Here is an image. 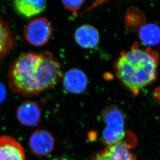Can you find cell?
I'll use <instances>...</instances> for the list:
<instances>
[{
	"mask_svg": "<svg viewBox=\"0 0 160 160\" xmlns=\"http://www.w3.org/2000/svg\"><path fill=\"white\" fill-rule=\"evenodd\" d=\"M102 119L106 124L102 134L103 142L107 148L127 142L130 135L124 130V117L118 108L112 106L103 111Z\"/></svg>",
	"mask_w": 160,
	"mask_h": 160,
	"instance_id": "cell-3",
	"label": "cell"
},
{
	"mask_svg": "<svg viewBox=\"0 0 160 160\" xmlns=\"http://www.w3.org/2000/svg\"><path fill=\"white\" fill-rule=\"evenodd\" d=\"M139 37L146 45H157L160 42V28L153 24H146L140 29Z\"/></svg>",
	"mask_w": 160,
	"mask_h": 160,
	"instance_id": "cell-11",
	"label": "cell"
},
{
	"mask_svg": "<svg viewBox=\"0 0 160 160\" xmlns=\"http://www.w3.org/2000/svg\"><path fill=\"white\" fill-rule=\"evenodd\" d=\"M16 115L18 121L23 125L35 126L41 121V108L35 101L26 100L18 107Z\"/></svg>",
	"mask_w": 160,
	"mask_h": 160,
	"instance_id": "cell-6",
	"label": "cell"
},
{
	"mask_svg": "<svg viewBox=\"0 0 160 160\" xmlns=\"http://www.w3.org/2000/svg\"><path fill=\"white\" fill-rule=\"evenodd\" d=\"M14 6L19 14L31 17L45 10L46 0H14Z\"/></svg>",
	"mask_w": 160,
	"mask_h": 160,
	"instance_id": "cell-10",
	"label": "cell"
},
{
	"mask_svg": "<svg viewBox=\"0 0 160 160\" xmlns=\"http://www.w3.org/2000/svg\"><path fill=\"white\" fill-rule=\"evenodd\" d=\"M74 38L79 45L86 49L95 48L100 41V35L98 30L88 24L78 28L75 32Z\"/></svg>",
	"mask_w": 160,
	"mask_h": 160,
	"instance_id": "cell-9",
	"label": "cell"
},
{
	"mask_svg": "<svg viewBox=\"0 0 160 160\" xmlns=\"http://www.w3.org/2000/svg\"><path fill=\"white\" fill-rule=\"evenodd\" d=\"M6 91L4 86L0 83V104L3 103L6 98Z\"/></svg>",
	"mask_w": 160,
	"mask_h": 160,
	"instance_id": "cell-16",
	"label": "cell"
},
{
	"mask_svg": "<svg viewBox=\"0 0 160 160\" xmlns=\"http://www.w3.org/2000/svg\"><path fill=\"white\" fill-rule=\"evenodd\" d=\"M54 138L46 130H37L30 136L29 147L33 154L37 157H46L51 154L54 148Z\"/></svg>",
	"mask_w": 160,
	"mask_h": 160,
	"instance_id": "cell-5",
	"label": "cell"
},
{
	"mask_svg": "<svg viewBox=\"0 0 160 160\" xmlns=\"http://www.w3.org/2000/svg\"><path fill=\"white\" fill-rule=\"evenodd\" d=\"M131 149L123 142H119L106 149L115 160H137Z\"/></svg>",
	"mask_w": 160,
	"mask_h": 160,
	"instance_id": "cell-13",
	"label": "cell"
},
{
	"mask_svg": "<svg viewBox=\"0 0 160 160\" xmlns=\"http://www.w3.org/2000/svg\"><path fill=\"white\" fill-rule=\"evenodd\" d=\"M92 160H115L112 158L107 149L99 153L93 158Z\"/></svg>",
	"mask_w": 160,
	"mask_h": 160,
	"instance_id": "cell-15",
	"label": "cell"
},
{
	"mask_svg": "<svg viewBox=\"0 0 160 160\" xmlns=\"http://www.w3.org/2000/svg\"><path fill=\"white\" fill-rule=\"evenodd\" d=\"M14 45V40L11 31L0 19V60L9 53Z\"/></svg>",
	"mask_w": 160,
	"mask_h": 160,
	"instance_id": "cell-12",
	"label": "cell"
},
{
	"mask_svg": "<svg viewBox=\"0 0 160 160\" xmlns=\"http://www.w3.org/2000/svg\"><path fill=\"white\" fill-rule=\"evenodd\" d=\"M88 79L86 74L78 69H71L63 76V85L68 92L79 94L86 89Z\"/></svg>",
	"mask_w": 160,
	"mask_h": 160,
	"instance_id": "cell-8",
	"label": "cell"
},
{
	"mask_svg": "<svg viewBox=\"0 0 160 160\" xmlns=\"http://www.w3.org/2000/svg\"><path fill=\"white\" fill-rule=\"evenodd\" d=\"M53 32L48 20L44 17L35 18L30 21L24 30L26 40L32 45L41 46L46 44Z\"/></svg>",
	"mask_w": 160,
	"mask_h": 160,
	"instance_id": "cell-4",
	"label": "cell"
},
{
	"mask_svg": "<svg viewBox=\"0 0 160 160\" xmlns=\"http://www.w3.org/2000/svg\"><path fill=\"white\" fill-rule=\"evenodd\" d=\"M62 77L60 64L49 51L21 55L8 72L9 88L23 96L40 94L55 86Z\"/></svg>",
	"mask_w": 160,
	"mask_h": 160,
	"instance_id": "cell-1",
	"label": "cell"
},
{
	"mask_svg": "<svg viewBox=\"0 0 160 160\" xmlns=\"http://www.w3.org/2000/svg\"><path fill=\"white\" fill-rule=\"evenodd\" d=\"M159 61L158 52L135 43L130 50L120 54L115 63V72L123 86L136 96L157 79Z\"/></svg>",
	"mask_w": 160,
	"mask_h": 160,
	"instance_id": "cell-2",
	"label": "cell"
},
{
	"mask_svg": "<svg viewBox=\"0 0 160 160\" xmlns=\"http://www.w3.org/2000/svg\"><path fill=\"white\" fill-rule=\"evenodd\" d=\"M85 1V0H62L65 8L72 12L78 11Z\"/></svg>",
	"mask_w": 160,
	"mask_h": 160,
	"instance_id": "cell-14",
	"label": "cell"
},
{
	"mask_svg": "<svg viewBox=\"0 0 160 160\" xmlns=\"http://www.w3.org/2000/svg\"><path fill=\"white\" fill-rule=\"evenodd\" d=\"M67 160V159H63V160Z\"/></svg>",
	"mask_w": 160,
	"mask_h": 160,
	"instance_id": "cell-17",
	"label": "cell"
},
{
	"mask_svg": "<svg viewBox=\"0 0 160 160\" xmlns=\"http://www.w3.org/2000/svg\"><path fill=\"white\" fill-rule=\"evenodd\" d=\"M0 160H26L23 147L11 136H0Z\"/></svg>",
	"mask_w": 160,
	"mask_h": 160,
	"instance_id": "cell-7",
	"label": "cell"
}]
</instances>
